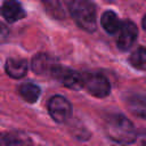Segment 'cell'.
<instances>
[{"instance_id":"cell-17","label":"cell","mask_w":146,"mask_h":146,"mask_svg":"<svg viewBox=\"0 0 146 146\" xmlns=\"http://www.w3.org/2000/svg\"><path fill=\"white\" fill-rule=\"evenodd\" d=\"M139 143L143 144V145H146V131L141 132L140 136H139Z\"/></svg>"},{"instance_id":"cell-6","label":"cell","mask_w":146,"mask_h":146,"mask_svg":"<svg viewBox=\"0 0 146 146\" xmlns=\"http://www.w3.org/2000/svg\"><path fill=\"white\" fill-rule=\"evenodd\" d=\"M51 78L59 81L64 87L73 90L82 89V73L68 67H63L60 64L55 68Z\"/></svg>"},{"instance_id":"cell-5","label":"cell","mask_w":146,"mask_h":146,"mask_svg":"<svg viewBox=\"0 0 146 146\" xmlns=\"http://www.w3.org/2000/svg\"><path fill=\"white\" fill-rule=\"evenodd\" d=\"M48 112L55 122L64 123L71 116L72 106L65 97L56 95L52 96L48 102Z\"/></svg>"},{"instance_id":"cell-15","label":"cell","mask_w":146,"mask_h":146,"mask_svg":"<svg viewBox=\"0 0 146 146\" xmlns=\"http://www.w3.org/2000/svg\"><path fill=\"white\" fill-rule=\"evenodd\" d=\"M130 65L139 71H146V49L138 47L133 50L129 57Z\"/></svg>"},{"instance_id":"cell-2","label":"cell","mask_w":146,"mask_h":146,"mask_svg":"<svg viewBox=\"0 0 146 146\" xmlns=\"http://www.w3.org/2000/svg\"><path fill=\"white\" fill-rule=\"evenodd\" d=\"M67 8L80 29L91 33L97 29V8L91 0H66Z\"/></svg>"},{"instance_id":"cell-9","label":"cell","mask_w":146,"mask_h":146,"mask_svg":"<svg viewBox=\"0 0 146 146\" xmlns=\"http://www.w3.org/2000/svg\"><path fill=\"white\" fill-rule=\"evenodd\" d=\"M125 103H127L128 110L135 116L146 120V96L145 95H140V94L130 95L127 98Z\"/></svg>"},{"instance_id":"cell-4","label":"cell","mask_w":146,"mask_h":146,"mask_svg":"<svg viewBox=\"0 0 146 146\" xmlns=\"http://www.w3.org/2000/svg\"><path fill=\"white\" fill-rule=\"evenodd\" d=\"M116 36V46L120 50H129L138 38V29L136 24L129 19L121 21V24L114 34Z\"/></svg>"},{"instance_id":"cell-11","label":"cell","mask_w":146,"mask_h":146,"mask_svg":"<svg viewBox=\"0 0 146 146\" xmlns=\"http://www.w3.org/2000/svg\"><path fill=\"white\" fill-rule=\"evenodd\" d=\"M32 140L23 132H0V146H15V145H29Z\"/></svg>"},{"instance_id":"cell-12","label":"cell","mask_w":146,"mask_h":146,"mask_svg":"<svg viewBox=\"0 0 146 146\" xmlns=\"http://www.w3.org/2000/svg\"><path fill=\"white\" fill-rule=\"evenodd\" d=\"M100 24L108 34H115L121 24V19L117 17V15L114 11L106 10L105 13H103L100 17Z\"/></svg>"},{"instance_id":"cell-8","label":"cell","mask_w":146,"mask_h":146,"mask_svg":"<svg viewBox=\"0 0 146 146\" xmlns=\"http://www.w3.org/2000/svg\"><path fill=\"white\" fill-rule=\"evenodd\" d=\"M0 14L9 23L17 22L26 15L22 3L18 0H3L0 6Z\"/></svg>"},{"instance_id":"cell-7","label":"cell","mask_w":146,"mask_h":146,"mask_svg":"<svg viewBox=\"0 0 146 146\" xmlns=\"http://www.w3.org/2000/svg\"><path fill=\"white\" fill-rule=\"evenodd\" d=\"M59 65L58 60L48 54H36L31 62L32 71L38 75H49L51 76L55 68Z\"/></svg>"},{"instance_id":"cell-14","label":"cell","mask_w":146,"mask_h":146,"mask_svg":"<svg viewBox=\"0 0 146 146\" xmlns=\"http://www.w3.org/2000/svg\"><path fill=\"white\" fill-rule=\"evenodd\" d=\"M46 11L55 19H64L65 11L59 0H41Z\"/></svg>"},{"instance_id":"cell-18","label":"cell","mask_w":146,"mask_h":146,"mask_svg":"<svg viewBox=\"0 0 146 146\" xmlns=\"http://www.w3.org/2000/svg\"><path fill=\"white\" fill-rule=\"evenodd\" d=\"M141 24H143V27H144V30L146 31V15L144 16V18H143V21H141Z\"/></svg>"},{"instance_id":"cell-1","label":"cell","mask_w":146,"mask_h":146,"mask_svg":"<svg viewBox=\"0 0 146 146\" xmlns=\"http://www.w3.org/2000/svg\"><path fill=\"white\" fill-rule=\"evenodd\" d=\"M106 136L119 144H132L137 140V132L132 122L123 114H110L104 122Z\"/></svg>"},{"instance_id":"cell-3","label":"cell","mask_w":146,"mask_h":146,"mask_svg":"<svg viewBox=\"0 0 146 146\" xmlns=\"http://www.w3.org/2000/svg\"><path fill=\"white\" fill-rule=\"evenodd\" d=\"M82 89L96 98H105L111 94V83L102 73H82Z\"/></svg>"},{"instance_id":"cell-10","label":"cell","mask_w":146,"mask_h":146,"mask_svg":"<svg viewBox=\"0 0 146 146\" xmlns=\"http://www.w3.org/2000/svg\"><path fill=\"white\" fill-rule=\"evenodd\" d=\"M7 74L13 79H21L27 72V62L22 58H8L5 64Z\"/></svg>"},{"instance_id":"cell-13","label":"cell","mask_w":146,"mask_h":146,"mask_svg":"<svg viewBox=\"0 0 146 146\" xmlns=\"http://www.w3.org/2000/svg\"><path fill=\"white\" fill-rule=\"evenodd\" d=\"M19 94L27 103H35L41 95V89L32 82H26L19 87Z\"/></svg>"},{"instance_id":"cell-16","label":"cell","mask_w":146,"mask_h":146,"mask_svg":"<svg viewBox=\"0 0 146 146\" xmlns=\"http://www.w3.org/2000/svg\"><path fill=\"white\" fill-rule=\"evenodd\" d=\"M8 36H9V29L7 27V25L0 22V44L3 43L8 39Z\"/></svg>"}]
</instances>
